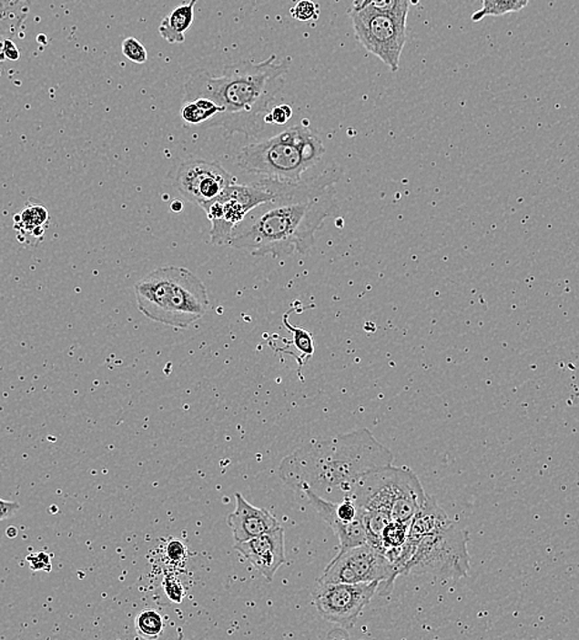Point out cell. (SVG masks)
<instances>
[{
  "label": "cell",
  "mask_w": 579,
  "mask_h": 640,
  "mask_svg": "<svg viewBox=\"0 0 579 640\" xmlns=\"http://www.w3.org/2000/svg\"><path fill=\"white\" fill-rule=\"evenodd\" d=\"M337 181L334 171L326 170L307 187L258 206L237 227L229 247L253 257L309 254L317 230L336 208Z\"/></svg>",
  "instance_id": "cell-1"
},
{
  "label": "cell",
  "mask_w": 579,
  "mask_h": 640,
  "mask_svg": "<svg viewBox=\"0 0 579 640\" xmlns=\"http://www.w3.org/2000/svg\"><path fill=\"white\" fill-rule=\"evenodd\" d=\"M290 58L278 62L270 56L260 63L240 61L226 66L221 75L198 71L185 86V100L205 97L221 107L208 128L221 127L227 134L253 137L263 131L269 107L284 86Z\"/></svg>",
  "instance_id": "cell-2"
},
{
  "label": "cell",
  "mask_w": 579,
  "mask_h": 640,
  "mask_svg": "<svg viewBox=\"0 0 579 640\" xmlns=\"http://www.w3.org/2000/svg\"><path fill=\"white\" fill-rule=\"evenodd\" d=\"M392 462V452L368 429H361L307 443L282 460L279 475L296 492L310 489L323 499L338 503L355 482Z\"/></svg>",
  "instance_id": "cell-3"
},
{
  "label": "cell",
  "mask_w": 579,
  "mask_h": 640,
  "mask_svg": "<svg viewBox=\"0 0 579 640\" xmlns=\"http://www.w3.org/2000/svg\"><path fill=\"white\" fill-rule=\"evenodd\" d=\"M326 148L320 136L305 126H295L265 141L250 143L239 149L236 164L258 183L275 190L305 187L307 171L319 166Z\"/></svg>",
  "instance_id": "cell-4"
},
{
  "label": "cell",
  "mask_w": 579,
  "mask_h": 640,
  "mask_svg": "<svg viewBox=\"0 0 579 640\" xmlns=\"http://www.w3.org/2000/svg\"><path fill=\"white\" fill-rule=\"evenodd\" d=\"M139 312L157 323L187 329L208 313L210 307L204 282L189 269H156L135 283Z\"/></svg>",
  "instance_id": "cell-5"
},
{
  "label": "cell",
  "mask_w": 579,
  "mask_h": 640,
  "mask_svg": "<svg viewBox=\"0 0 579 640\" xmlns=\"http://www.w3.org/2000/svg\"><path fill=\"white\" fill-rule=\"evenodd\" d=\"M427 496L413 471L390 464L355 482L345 498L361 510L382 513L391 520L410 523Z\"/></svg>",
  "instance_id": "cell-6"
},
{
  "label": "cell",
  "mask_w": 579,
  "mask_h": 640,
  "mask_svg": "<svg viewBox=\"0 0 579 640\" xmlns=\"http://www.w3.org/2000/svg\"><path fill=\"white\" fill-rule=\"evenodd\" d=\"M467 542L469 534L452 523L441 530L425 534L417 542H411L414 551L410 561L404 565L403 575L432 574L442 578H463L470 572Z\"/></svg>",
  "instance_id": "cell-7"
},
{
  "label": "cell",
  "mask_w": 579,
  "mask_h": 640,
  "mask_svg": "<svg viewBox=\"0 0 579 640\" xmlns=\"http://www.w3.org/2000/svg\"><path fill=\"white\" fill-rule=\"evenodd\" d=\"M299 188H301L278 191L258 181L243 185L235 183L227 188L218 198L204 209L211 222V243L214 246H229L233 232L248 213L258 206L277 200Z\"/></svg>",
  "instance_id": "cell-8"
},
{
  "label": "cell",
  "mask_w": 579,
  "mask_h": 640,
  "mask_svg": "<svg viewBox=\"0 0 579 640\" xmlns=\"http://www.w3.org/2000/svg\"><path fill=\"white\" fill-rule=\"evenodd\" d=\"M399 576L382 552L365 543L343 549L327 568L319 583L361 584L379 582L380 594H389Z\"/></svg>",
  "instance_id": "cell-9"
},
{
  "label": "cell",
  "mask_w": 579,
  "mask_h": 640,
  "mask_svg": "<svg viewBox=\"0 0 579 640\" xmlns=\"http://www.w3.org/2000/svg\"><path fill=\"white\" fill-rule=\"evenodd\" d=\"M349 15L359 44L381 59L391 71H399L401 55L407 41V19L368 9H350Z\"/></svg>",
  "instance_id": "cell-10"
},
{
  "label": "cell",
  "mask_w": 579,
  "mask_h": 640,
  "mask_svg": "<svg viewBox=\"0 0 579 640\" xmlns=\"http://www.w3.org/2000/svg\"><path fill=\"white\" fill-rule=\"evenodd\" d=\"M379 582L361 584L319 583L312 591V603L324 620L350 629L359 615L378 593Z\"/></svg>",
  "instance_id": "cell-11"
},
{
  "label": "cell",
  "mask_w": 579,
  "mask_h": 640,
  "mask_svg": "<svg viewBox=\"0 0 579 640\" xmlns=\"http://www.w3.org/2000/svg\"><path fill=\"white\" fill-rule=\"evenodd\" d=\"M236 183L235 177L216 162L191 159L178 168L177 190L188 201L205 209L222 195L227 188Z\"/></svg>",
  "instance_id": "cell-12"
},
{
  "label": "cell",
  "mask_w": 579,
  "mask_h": 640,
  "mask_svg": "<svg viewBox=\"0 0 579 640\" xmlns=\"http://www.w3.org/2000/svg\"><path fill=\"white\" fill-rule=\"evenodd\" d=\"M239 551L264 576L273 582L278 569L286 562L285 534L281 527L244 542H236Z\"/></svg>",
  "instance_id": "cell-13"
},
{
  "label": "cell",
  "mask_w": 579,
  "mask_h": 640,
  "mask_svg": "<svg viewBox=\"0 0 579 640\" xmlns=\"http://www.w3.org/2000/svg\"><path fill=\"white\" fill-rule=\"evenodd\" d=\"M236 542H244L281 527L267 509L250 505L240 493H236V510L227 517Z\"/></svg>",
  "instance_id": "cell-14"
},
{
  "label": "cell",
  "mask_w": 579,
  "mask_h": 640,
  "mask_svg": "<svg viewBox=\"0 0 579 640\" xmlns=\"http://www.w3.org/2000/svg\"><path fill=\"white\" fill-rule=\"evenodd\" d=\"M452 521L446 515L444 510L438 505L437 500L427 496L423 505L411 520L408 541L417 542L420 538L449 526Z\"/></svg>",
  "instance_id": "cell-15"
},
{
  "label": "cell",
  "mask_w": 579,
  "mask_h": 640,
  "mask_svg": "<svg viewBox=\"0 0 579 640\" xmlns=\"http://www.w3.org/2000/svg\"><path fill=\"white\" fill-rule=\"evenodd\" d=\"M27 14L29 0H0V62L6 61V42L20 33Z\"/></svg>",
  "instance_id": "cell-16"
},
{
  "label": "cell",
  "mask_w": 579,
  "mask_h": 640,
  "mask_svg": "<svg viewBox=\"0 0 579 640\" xmlns=\"http://www.w3.org/2000/svg\"><path fill=\"white\" fill-rule=\"evenodd\" d=\"M50 220V213L44 205H26L25 209L14 217V229L17 232V239L33 243L31 239L43 240L45 229Z\"/></svg>",
  "instance_id": "cell-17"
},
{
  "label": "cell",
  "mask_w": 579,
  "mask_h": 640,
  "mask_svg": "<svg viewBox=\"0 0 579 640\" xmlns=\"http://www.w3.org/2000/svg\"><path fill=\"white\" fill-rule=\"evenodd\" d=\"M198 0H190L172 10L169 15L164 17L159 25L160 36L169 44H183L185 33L194 23V6Z\"/></svg>",
  "instance_id": "cell-18"
},
{
  "label": "cell",
  "mask_w": 579,
  "mask_h": 640,
  "mask_svg": "<svg viewBox=\"0 0 579 640\" xmlns=\"http://www.w3.org/2000/svg\"><path fill=\"white\" fill-rule=\"evenodd\" d=\"M221 114V107L214 101L197 97V99L184 100L180 115L185 124L208 128L211 122Z\"/></svg>",
  "instance_id": "cell-19"
},
{
  "label": "cell",
  "mask_w": 579,
  "mask_h": 640,
  "mask_svg": "<svg viewBox=\"0 0 579 640\" xmlns=\"http://www.w3.org/2000/svg\"><path fill=\"white\" fill-rule=\"evenodd\" d=\"M528 5L529 0H482V8L473 14L472 21L479 23L487 16H503L522 12Z\"/></svg>",
  "instance_id": "cell-20"
},
{
  "label": "cell",
  "mask_w": 579,
  "mask_h": 640,
  "mask_svg": "<svg viewBox=\"0 0 579 640\" xmlns=\"http://www.w3.org/2000/svg\"><path fill=\"white\" fill-rule=\"evenodd\" d=\"M136 632L143 639H157L164 631V621L158 611L147 608L136 617Z\"/></svg>",
  "instance_id": "cell-21"
},
{
  "label": "cell",
  "mask_w": 579,
  "mask_h": 640,
  "mask_svg": "<svg viewBox=\"0 0 579 640\" xmlns=\"http://www.w3.org/2000/svg\"><path fill=\"white\" fill-rule=\"evenodd\" d=\"M361 517L366 530V536H368V543L382 552V531L386 524L392 520L385 513L371 512V510H361Z\"/></svg>",
  "instance_id": "cell-22"
},
{
  "label": "cell",
  "mask_w": 579,
  "mask_h": 640,
  "mask_svg": "<svg viewBox=\"0 0 579 640\" xmlns=\"http://www.w3.org/2000/svg\"><path fill=\"white\" fill-rule=\"evenodd\" d=\"M410 523H410H402V521L392 520L386 524L381 536L383 554L402 547L406 543L408 533H410Z\"/></svg>",
  "instance_id": "cell-23"
},
{
  "label": "cell",
  "mask_w": 579,
  "mask_h": 640,
  "mask_svg": "<svg viewBox=\"0 0 579 640\" xmlns=\"http://www.w3.org/2000/svg\"><path fill=\"white\" fill-rule=\"evenodd\" d=\"M411 0H370L365 9L407 19Z\"/></svg>",
  "instance_id": "cell-24"
},
{
  "label": "cell",
  "mask_w": 579,
  "mask_h": 640,
  "mask_svg": "<svg viewBox=\"0 0 579 640\" xmlns=\"http://www.w3.org/2000/svg\"><path fill=\"white\" fill-rule=\"evenodd\" d=\"M284 323L286 328L294 333V344L299 351L305 356L306 361L311 359L313 352H315V345H313L311 334L307 333V331L302 330V329L292 327V324L289 323L288 317L286 316L284 318Z\"/></svg>",
  "instance_id": "cell-25"
},
{
  "label": "cell",
  "mask_w": 579,
  "mask_h": 640,
  "mask_svg": "<svg viewBox=\"0 0 579 640\" xmlns=\"http://www.w3.org/2000/svg\"><path fill=\"white\" fill-rule=\"evenodd\" d=\"M122 54L131 62L138 63V65L147 61L148 57L147 50L135 37H127L122 42Z\"/></svg>",
  "instance_id": "cell-26"
},
{
  "label": "cell",
  "mask_w": 579,
  "mask_h": 640,
  "mask_svg": "<svg viewBox=\"0 0 579 640\" xmlns=\"http://www.w3.org/2000/svg\"><path fill=\"white\" fill-rule=\"evenodd\" d=\"M291 15L300 21L313 20L319 16V6L311 0H301L291 9Z\"/></svg>",
  "instance_id": "cell-27"
},
{
  "label": "cell",
  "mask_w": 579,
  "mask_h": 640,
  "mask_svg": "<svg viewBox=\"0 0 579 640\" xmlns=\"http://www.w3.org/2000/svg\"><path fill=\"white\" fill-rule=\"evenodd\" d=\"M292 117V108L289 105L275 107L264 118L265 124L285 125Z\"/></svg>",
  "instance_id": "cell-28"
},
{
  "label": "cell",
  "mask_w": 579,
  "mask_h": 640,
  "mask_svg": "<svg viewBox=\"0 0 579 640\" xmlns=\"http://www.w3.org/2000/svg\"><path fill=\"white\" fill-rule=\"evenodd\" d=\"M185 554H187V549H185L183 542L172 541L167 545V555L173 563L183 561Z\"/></svg>",
  "instance_id": "cell-29"
},
{
  "label": "cell",
  "mask_w": 579,
  "mask_h": 640,
  "mask_svg": "<svg viewBox=\"0 0 579 640\" xmlns=\"http://www.w3.org/2000/svg\"><path fill=\"white\" fill-rule=\"evenodd\" d=\"M164 589H166L167 596L174 603H180L181 599H183V587L178 583V580L166 579Z\"/></svg>",
  "instance_id": "cell-30"
},
{
  "label": "cell",
  "mask_w": 579,
  "mask_h": 640,
  "mask_svg": "<svg viewBox=\"0 0 579 640\" xmlns=\"http://www.w3.org/2000/svg\"><path fill=\"white\" fill-rule=\"evenodd\" d=\"M30 562L31 569L34 570H51L50 557L46 554H38L27 557Z\"/></svg>",
  "instance_id": "cell-31"
},
{
  "label": "cell",
  "mask_w": 579,
  "mask_h": 640,
  "mask_svg": "<svg viewBox=\"0 0 579 640\" xmlns=\"http://www.w3.org/2000/svg\"><path fill=\"white\" fill-rule=\"evenodd\" d=\"M19 509V503L0 499V521L13 517Z\"/></svg>",
  "instance_id": "cell-32"
},
{
  "label": "cell",
  "mask_w": 579,
  "mask_h": 640,
  "mask_svg": "<svg viewBox=\"0 0 579 640\" xmlns=\"http://www.w3.org/2000/svg\"><path fill=\"white\" fill-rule=\"evenodd\" d=\"M5 56L6 61H16L20 57V52L17 50L16 45L14 44L13 40L6 42L5 48Z\"/></svg>",
  "instance_id": "cell-33"
},
{
  "label": "cell",
  "mask_w": 579,
  "mask_h": 640,
  "mask_svg": "<svg viewBox=\"0 0 579 640\" xmlns=\"http://www.w3.org/2000/svg\"><path fill=\"white\" fill-rule=\"evenodd\" d=\"M370 0H354L353 10H362L369 5Z\"/></svg>",
  "instance_id": "cell-34"
},
{
  "label": "cell",
  "mask_w": 579,
  "mask_h": 640,
  "mask_svg": "<svg viewBox=\"0 0 579 640\" xmlns=\"http://www.w3.org/2000/svg\"><path fill=\"white\" fill-rule=\"evenodd\" d=\"M172 209L174 212H180L183 209V204L180 201L173 202Z\"/></svg>",
  "instance_id": "cell-35"
}]
</instances>
